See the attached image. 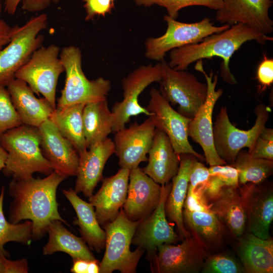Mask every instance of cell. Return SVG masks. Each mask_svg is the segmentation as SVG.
I'll return each mask as SVG.
<instances>
[{"instance_id": "obj_4", "label": "cell", "mask_w": 273, "mask_h": 273, "mask_svg": "<svg viewBox=\"0 0 273 273\" xmlns=\"http://www.w3.org/2000/svg\"><path fill=\"white\" fill-rule=\"evenodd\" d=\"M141 221H131L125 214L122 207L116 217L102 226L106 233L105 251L100 262V273H135L138 263L145 252L138 246L130 249L134 233Z\"/></svg>"}, {"instance_id": "obj_28", "label": "cell", "mask_w": 273, "mask_h": 273, "mask_svg": "<svg viewBox=\"0 0 273 273\" xmlns=\"http://www.w3.org/2000/svg\"><path fill=\"white\" fill-rule=\"evenodd\" d=\"M208 204L211 212L226 226L234 240L246 232L240 186L223 187Z\"/></svg>"}, {"instance_id": "obj_10", "label": "cell", "mask_w": 273, "mask_h": 273, "mask_svg": "<svg viewBox=\"0 0 273 273\" xmlns=\"http://www.w3.org/2000/svg\"><path fill=\"white\" fill-rule=\"evenodd\" d=\"M162 76L160 92L171 105H178L177 112L193 118L205 103L207 85L199 81L195 75L186 70H177L161 61Z\"/></svg>"}, {"instance_id": "obj_24", "label": "cell", "mask_w": 273, "mask_h": 273, "mask_svg": "<svg viewBox=\"0 0 273 273\" xmlns=\"http://www.w3.org/2000/svg\"><path fill=\"white\" fill-rule=\"evenodd\" d=\"M12 104L22 124L38 127L55 110L49 102L37 98L24 81L15 78L6 86Z\"/></svg>"}, {"instance_id": "obj_25", "label": "cell", "mask_w": 273, "mask_h": 273, "mask_svg": "<svg viewBox=\"0 0 273 273\" xmlns=\"http://www.w3.org/2000/svg\"><path fill=\"white\" fill-rule=\"evenodd\" d=\"M148 154V163L143 171L160 185L169 183L178 171L180 158L163 131L156 128Z\"/></svg>"}, {"instance_id": "obj_39", "label": "cell", "mask_w": 273, "mask_h": 273, "mask_svg": "<svg viewBox=\"0 0 273 273\" xmlns=\"http://www.w3.org/2000/svg\"><path fill=\"white\" fill-rule=\"evenodd\" d=\"M210 178L208 168L196 159L193 164L188 190L191 192L200 191L202 192L207 186Z\"/></svg>"}, {"instance_id": "obj_47", "label": "cell", "mask_w": 273, "mask_h": 273, "mask_svg": "<svg viewBox=\"0 0 273 273\" xmlns=\"http://www.w3.org/2000/svg\"><path fill=\"white\" fill-rule=\"evenodd\" d=\"M73 264L71 268V272L73 273H87V268L89 261L82 258L72 259Z\"/></svg>"}, {"instance_id": "obj_46", "label": "cell", "mask_w": 273, "mask_h": 273, "mask_svg": "<svg viewBox=\"0 0 273 273\" xmlns=\"http://www.w3.org/2000/svg\"><path fill=\"white\" fill-rule=\"evenodd\" d=\"M12 27L6 22L0 19V51L11 41Z\"/></svg>"}, {"instance_id": "obj_22", "label": "cell", "mask_w": 273, "mask_h": 273, "mask_svg": "<svg viewBox=\"0 0 273 273\" xmlns=\"http://www.w3.org/2000/svg\"><path fill=\"white\" fill-rule=\"evenodd\" d=\"M130 170L121 168L115 175L103 178L101 188L89 197L102 227L113 221L123 207L127 194Z\"/></svg>"}, {"instance_id": "obj_13", "label": "cell", "mask_w": 273, "mask_h": 273, "mask_svg": "<svg viewBox=\"0 0 273 273\" xmlns=\"http://www.w3.org/2000/svg\"><path fill=\"white\" fill-rule=\"evenodd\" d=\"M209 254L193 237L177 245L162 244L149 259L153 273H199Z\"/></svg>"}, {"instance_id": "obj_8", "label": "cell", "mask_w": 273, "mask_h": 273, "mask_svg": "<svg viewBox=\"0 0 273 273\" xmlns=\"http://www.w3.org/2000/svg\"><path fill=\"white\" fill-rule=\"evenodd\" d=\"M163 19L167 25L165 33L159 37H149L145 43L146 57L159 62L164 60L166 53L173 49L198 43L206 37L230 27L227 24L215 26L207 17L192 23L178 21L167 15Z\"/></svg>"}, {"instance_id": "obj_44", "label": "cell", "mask_w": 273, "mask_h": 273, "mask_svg": "<svg viewBox=\"0 0 273 273\" xmlns=\"http://www.w3.org/2000/svg\"><path fill=\"white\" fill-rule=\"evenodd\" d=\"M257 78L259 90L262 92L273 83V59L265 54L257 70Z\"/></svg>"}, {"instance_id": "obj_11", "label": "cell", "mask_w": 273, "mask_h": 273, "mask_svg": "<svg viewBox=\"0 0 273 273\" xmlns=\"http://www.w3.org/2000/svg\"><path fill=\"white\" fill-rule=\"evenodd\" d=\"M162 76L161 62L153 65H142L128 74L121 80L123 98L121 101L115 103L111 112L114 116L112 133H115L125 127L132 116L144 114L152 115L146 108L139 103V96L150 84L159 82Z\"/></svg>"}, {"instance_id": "obj_2", "label": "cell", "mask_w": 273, "mask_h": 273, "mask_svg": "<svg viewBox=\"0 0 273 273\" xmlns=\"http://www.w3.org/2000/svg\"><path fill=\"white\" fill-rule=\"evenodd\" d=\"M272 39V37L250 26L237 23L225 30L206 37L198 43L171 50L168 64L175 70H184L194 62L218 57L223 60L220 67L221 78L228 83L235 84L237 81L229 68L234 54L247 41L256 40L264 44Z\"/></svg>"}, {"instance_id": "obj_14", "label": "cell", "mask_w": 273, "mask_h": 273, "mask_svg": "<svg viewBox=\"0 0 273 273\" xmlns=\"http://www.w3.org/2000/svg\"><path fill=\"white\" fill-rule=\"evenodd\" d=\"M150 96L146 109L152 113L150 117L156 128L167 135L175 153L178 155L189 153L204 160L203 157L195 151L189 142L188 129L192 118L175 111L157 89L152 88Z\"/></svg>"}, {"instance_id": "obj_33", "label": "cell", "mask_w": 273, "mask_h": 273, "mask_svg": "<svg viewBox=\"0 0 273 273\" xmlns=\"http://www.w3.org/2000/svg\"><path fill=\"white\" fill-rule=\"evenodd\" d=\"M231 165L238 172L240 186L247 183L264 182L273 173V160L254 158L243 150L239 152Z\"/></svg>"}, {"instance_id": "obj_5", "label": "cell", "mask_w": 273, "mask_h": 273, "mask_svg": "<svg viewBox=\"0 0 273 273\" xmlns=\"http://www.w3.org/2000/svg\"><path fill=\"white\" fill-rule=\"evenodd\" d=\"M59 57L65 68L66 79L57 107L107 99L111 89L110 80L102 77L89 80L86 77L82 69L81 52L78 47L63 48Z\"/></svg>"}, {"instance_id": "obj_15", "label": "cell", "mask_w": 273, "mask_h": 273, "mask_svg": "<svg viewBox=\"0 0 273 273\" xmlns=\"http://www.w3.org/2000/svg\"><path fill=\"white\" fill-rule=\"evenodd\" d=\"M246 219V232L267 239L273 219V189L271 183H247L240 186Z\"/></svg>"}, {"instance_id": "obj_31", "label": "cell", "mask_w": 273, "mask_h": 273, "mask_svg": "<svg viewBox=\"0 0 273 273\" xmlns=\"http://www.w3.org/2000/svg\"><path fill=\"white\" fill-rule=\"evenodd\" d=\"M82 118L87 149L103 141L112 132L114 116L109 108L107 99L86 103Z\"/></svg>"}, {"instance_id": "obj_29", "label": "cell", "mask_w": 273, "mask_h": 273, "mask_svg": "<svg viewBox=\"0 0 273 273\" xmlns=\"http://www.w3.org/2000/svg\"><path fill=\"white\" fill-rule=\"evenodd\" d=\"M62 192L76 212L73 223L79 226L82 239L89 249L101 252L105 246L106 233L98 222L94 206L81 199L72 188Z\"/></svg>"}, {"instance_id": "obj_20", "label": "cell", "mask_w": 273, "mask_h": 273, "mask_svg": "<svg viewBox=\"0 0 273 273\" xmlns=\"http://www.w3.org/2000/svg\"><path fill=\"white\" fill-rule=\"evenodd\" d=\"M161 185L139 167L130 170L127 194L122 209L128 219L142 221L157 206Z\"/></svg>"}, {"instance_id": "obj_30", "label": "cell", "mask_w": 273, "mask_h": 273, "mask_svg": "<svg viewBox=\"0 0 273 273\" xmlns=\"http://www.w3.org/2000/svg\"><path fill=\"white\" fill-rule=\"evenodd\" d=\"M47 231L49 240L42 248L44 255L63 252L68 254L72 259H96L82 238L77 237L69 232L61 221L54 220L51 221Z\"/></svg>"}, {"instance_id": "obj_40", "label": "cell", "mask_w": 273, "mask_h": 273, "mask_svg": "<svg viewBox=\"0 0 273 273\" xmlns=\"http://www.w3.org/2000/svg\"><path fill=\"white\" fill-rule=\"evenodd\" d=\"M22 1V8L30 12H40L48 7L52 3H57L59 0H5V12L13 15L17 8Z\"/></svg>"}, {"instance_id": "obj_26", "label": "cell", "mask_w": 273, "mask_h": 273, "mask_svg": "<svg viewBox=\"0 0 273 273\" xmlns=\"http://www.w3.org/2000/svg\"><path fill=\"white\" fill-rule=\"evenodd\" d=\"M179 169L172 178L171 188L165 204V212L168 220L174 223L181 240L191 237L186 229L183 217V210L186 197L191 170L197 158L192 154H179Z\"/></svg>"}, {"instance_id": "obj_1", "label": "cell", "mask_w": 273, "mask_h": 273, "mask_svg": "<svg viewBox=\"0 0 273 273\" xmlns=\"http://www.w3.org/2000/svg\"><path fill=\"white\" fill-rule=\"evenodd\" d=\"M67 177L56 171L43 178L32 176L26 178H14L8 187L13 198L8 220L18 223L29 220L32 223V239L39 240L47 233L50 223L59 220L68 224L60 215L57 201V190Z\"/></svg>"}, {"instance_id": "obj_17", "label": "cell", "mask_w": 273, "mask_h": 273, "mask_svg": "<svg viewBox=\"0 0 273 273\" xmlns=\"http://www.w3.org/2000/svg\"><path fill=\"white\" fill-rule=\"evenodd\" d=\"M156 129L150 116L142 123L134 122L127 128L115 133L114 153L121 168L130 170L148 161L147 154L151 147Z\"/></svg>"}, {"instance_id": "obj_48", "label": "cell", "mask_w": 273, "mask_h": 273, "mask_svg": "<svg viewBox=\"0 0 273 273\" xmlns=\"http://www.w3.org/2000/svg\"><path fill=\"white\" fill-rule=\"evenodd\" d=\"M100 270V262L96 259L90 260L87 268V273H99Z\"/></svg>"}, {"instance_id": "obj_37", "label": "cell", "mask_w": 273, "mask_h": 273, "mask_svg": "<svg viewBox=\"0 0 273 273\" xmlns=\"http://www.w3.org/2000/svg\"><path fill=\"white\" fill-rule=\"evenodd\" d=\"M22 124L6 87L0 86V134Z\"/></svg>"}, {"instance_id": "obj_9", "label": "cell", "mask_w": 273, "mask_h": 273, "mask_svg": "<svg viewBox=\"0 0 273 273\" xmlns=\"http://www.w3.org/2000/svg\"><path fill=\"white\" fill-rule=\"evenodd\" d=\"M60 52V48L54 44L40 47L15 74V78L25 81L36 95L41 94L54 109L58 80L65 71Z\"/></svg>"}, {"instance_id": "obj_38", "label": "cell", "mask_w": 273, "mask_h": 273, "mask_svg": "<svg viewBox=\"0 0 273 273\" xmlns=\"http://www.w3.org/2000/svg\"><path fill=\"white\" fill-rule=\"evenodd\" d=\"M248 153L254 158L273 160L272 128L265 127L258 136L253 149Z\"/></svg>"}, {"instance_id": "obj_41", "label": "cell", "mask_w": 273, "mask_h": 273, "mask_svg": "<svg viewBox=\"0 0 273 273\" xmlns=\"http://www.w3.org/2000/svg\"><path fill=\"white\" fill-rule=\"evenodd\" d=\"M209 173L216 176L225 186L239 187L238 172L230 165H217L208 168Z\"/></svg>"}, {"instance_id": "obj_36", "label": "cell", "mask_w": 273, "mask_h": 273, "mask_svg": "<svg viewBox=\"0 0 273 273\" xmlns=\"http://www.w3.org/2000/svg\"><path fill=\"white\" fill-rule=\"evenodd\" d=\"M225 251L208 255L200 272L244 273L240 260Z\"/></svg>"}, {"instance_id": "obj_21", "label": "cell", "mask_w": 273, "mask_h": 273, "mask_svg": "<svg viewBox=\"0 0 273 273\" xmlns=\"http://www.w3.org/2000/svg\"><path fill=\"white\" fill-rule=\"evenodd\" d=\"M185 226L209 254L225 250L234 239L226 226L213 212L183 210Z\"/></svg>"}, {"instance_id": "obj_19", "label": "cell", "mask_w": 273, "mask_h": 273, "mask_svg": "<svg viewBox=\"0 0 273 273\" xmlns=\"http://www.w3.org/2000/svg\"><path fill=\"white\" fill-rule=\"evenodd\" d=\"M38 129L42 153L54 170L67 178L76 176L79 157L74 146L49 119Z\"/></svg>"}, {"instance_id": "obj_7", "label": "cell", "mask_w": 273, "mask_h": 273, "mask_svg": "<svg viewBox=\"0 0 273 273\" xmlns=\"http://www.w3.org/2000/svg\"><path fill=\"white\" fill-rule=\"evenodd\" d=\"M269 109L263 104L254 108L256 119L249 130L235 127L230 121L226 107H221L213 125V138L215 149L226 164L232 165L240 151L244 148L248 152L253 148L255 141L265 127Z\"/></svg>"}, {"instance_id": "obj_18", "label": "cell", "mask_w": 273, "mask_h": 273, "mask_svg": "<svg viewBox=\"0 0 273 273\" xmlns=\"http://www.w3.org/2000/svg\"><path fill=\"white\" fill-rule=\"evenodd\" d=\"M272 3V0H222L215 19L230 26L246 24L268 35L273 31V21L269 16Z\"/></svg>"}, {"instance_id": "obj_12", "label": "cell", "mask_w": 273, "mask_h": 273, "mask_svg": "<svg viewBox=\"0 0 273 273\" xmlns=\"http://www.w3.org/2000/svg\"><path fill=\"white\" fill-rule=\"evenodd\" d=\"M195 68L202 73L207 85L206 101L189 123L188 134L202 148L205 160L210 166L225 165L226 163L217 154L215 149L213 138L212 113L218 99L223 94V89L215 90L218 81L217 74L213 75L211 71L208 75L204 71L202 60L196 61Z\"/></svg>"}, {"instance_id": "obj_23", "label": "cell", "mask_w": 273, "mask_h": 273, "mask_svg": "<svg viewBox=\"0 0 273 273\" xmlns=\"http://www.w3.org/2000/svg\"><path fill=\"white\" fill-rule=\"evenodd\" d=\"M114 153L113 141L107 138L79 154V164L74 191L89 198L95 188L103 178V172L106 162Z\"/></svg>"}, {"instance_id": "obj_32", "label": "cell", "mask_w": 273, "mask_h": 273, "mask_svg": "<svg viewBox=\"0 0 273 273\" xmlns=\"http://www.w3.org/2000/svg\"><path fill=\"white\" fill-rule=\"evenodd\" d=\"M86 104L57 107L49 119L74 146L78 154L87 150L83 131L82 114Z\"/></svg>"}, {"instance_id": "obj_3", "label": "cell", "mask_w": 273, "mask_h": 273, "mask_svg": "<svg viewBox=\"0 0 273 273\" xmlns=\"http://www.w3.org/2000/svg\"><path fill=\"white\" fill-rule=\"evenodd\" d=\"M0 143L8 153L2 170L6 176L26 178L54 171L42 153L38 127L22 124L0 134Z\"/></svg>"}, {"instance_id": "obj_35", "label": "cell", "mask_w": 273, "mask_h": 273, "mask_svg": "<svg viewBox=\"0 0 273 273\" xmlns=\"http://www.w3.org/2000/svg\"><path fill=\"white\" fill-rule=\"evenodd\" d=\"M138 6L151 7L154 5L164 7L170 17L176 19L179 11L190 6H204L217 11L222 6V0H133Z\"/></svg>"}, {"instance_id": "obj_43", "label": "cell", "mask_w": 273, "mask_h": 273, "mask_svg": "<svg viewBox=\"0 0 273 273\" xmlns=\"http://www.w3.org/2000/svg\"><path fill=\"white\" fill-rule=\"evenodd\" d=\"M7 251L0 250V273H27L28 261L26 258L11 260L7 258Z\"/></svg>"}, {"instance_id": "obj_16", "label": "cell", "mask_w": 273, "mask_h": 273, "mask_svg": "<svg viewBox=\"0 0 273 273\" xmlns=\"http://www.w3.org/2000/svg\"><path fill=\"white\" fill-rule=\"evenodd\" d=\"M172 183L161 185L159 203L147 218L140 221L132 239L131 244L143 248L149 259L162 244H176L182 240L168 220L165 204L171 188Z\"/></svg>"}, {"instance_id": "obj_34", "label": "cell", "mask_w": 273, "mask_h": 273, "mask_svg": "<svg viewBox=\"0 0 273 273\" xmlns=\"http://www.w3.org/2000/svg\"><path fill=\"white\" fill-rule=\"evenodd\" d=\"M5 192V187H2L0 193V250H5L4 245L11 242L29 245L32 239V222L26 220L22 223H13L6 219L3 211Z\"/></svg>"}, {"instance_id": "obj_45", "label": "cell", "mask_w": 273, "mask_h": 273, "mask_svg": "<svg viewBox=\"0 0 273 273\" xmlns=\"http://www.w3.org/2000/svg\"><path fill=\"white\" fill-rule=\"evenodd\" d=\"M183 209L191 211L212 212L201 191L187 190Z\"/></svg>"}, {"instance_id": "obj_49", "label": "cell", "mask_w": 273, "mask_h": 273, "mask_svg": "<svg viewBox=\"0 0 273 273\" xmlns=\"http://www.w3.org/2000/svg\"><path fill=\"white\" fill-rule=\"evenodd\" d=\"M8 157V153L0 143V170L5 167Z\"/></svg>"}, {"instance_id": "obj_6", "label": "cell", "mask_w": 273, "mask_h": 273, "mask_svg": "<svg viewBox=\"0 0 273 273\" xmlns=\"http://www.w3.org/2000/svg\"><path fill=\"white\" fill-rule=\"evenodd\" d=\"M48 24L47 16L31 18L24 25L12 27L11 39L0 51V86H6L15 78L17 71L40 47L44 36L39 34Z\"/></svg>"}, {"instance_id": "obj_27", "label": "cell", "mask_w": 273, "mask_h": 273, "mask_svg": "<svg viewBox=\"0 0 273 273\" xmlns=\"http://www.w3.org/2000/svg\"><path fill=\"white\" fill-rule=\"evenodd\" d=\"M237 255L244 273L273 272V240L260 238L245 232L236 239Z\"/></svg>"}, {"instance_id": "obj_42", "label": "cell", "mask_w": 273, "mask_h": 273, "mask_svg": "<svg viewBox=\"0 0 273 273\" xmlns=\"http://www.w3.org/2000/svg\"><path fill=\"white\" fill-rule=\"evenodd\" d=\"M85 4L83 6L86 15V21L93 20L96 16L105 17L110 14L114 7V0H81Z\"/></svg>"}]
</instances>
